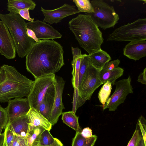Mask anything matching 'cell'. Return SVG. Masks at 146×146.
<instances>
[{
    "instance_id": "obj_2",
    "label": "cell",
    "mask_w": 146,
    "mask_h": 146,
    "mask_svg": "<svg viewBox=\"0 0 146 146\" xmlns=\"http://www.w3.org/2000/svg\"><path fill=\"white\" fill-rule=\"evenodd\" d=\"M70 29L80 47L91 54L101 49L104 43L102 33L88 14H79L70 21Z\"/></svg>"
},
{
    "instance_id": "obj_36",
    "label": "cell",
    "mask_w": 146,
    "mask_h": 146,
    "mask_svg": "<svg viewBox=\"0 0 146 146\" xmlns=\"http://www.w3.org/2000/svg\"><path fill=\"white\" fill-rule=\"evenodd\" d=\"M12 146H29L25 137L15 134Z\"/></svg>"
},
{
    "instance_id": "obj_10",
    "label": "cell",
    "mask_w": 146,
    "mask_h": 146,
    "mask_svg": "<svg viewBox=\"0 0 146 146\" xmlns=\"http://www.w3.org/2000/svg\"><path fill=\"white\" fill-rule=\"evenodd\" d=\"M40 11L44 17L43 21L50 24H56L67 17L80 13L76 9L75 6L66 3L51 10H46L41 7Z\"/></svg>"
},
{
    "instance_id": "obj_33",
    "label": "cell",
    "mask_w": 146,
    "mask_h": 146,
    "mask_svg": "<svg viewBox=\"0 0 146 146\" xmlns=\"http://www.w3.org/2000/svg\"><path fill=\"white\" fill-rule=\"evenodd\" d=\"M137 123L139 126L144 141L145 146H146V120L142 116H141L138 119Z\"/></svg>"
},
{
    "instance_id": "obj_7",
    "label": "cell",
    "mask_w": 146,
    "mask_h": 146,
    "mask_svg": "<svg viewBox=\"0 0 146 146\" xmlns=\"http://www.w3.org/2000/svg\"><path fill=\"white\" fill-rule=\"evenodd\" d=\"M100 71L95 68L90 61L81 84L78 88L79 96L85 102L90 100L95 90L102 84L99 77Z\"/></svg>"
},
{
    "instance_id": "obj_23",
    "label": "cell",
    "mask_w": 146,
    "mask_h": 146,
    "mask_svg": "<svg viewBox=\"0 0 146 146\" xmlns=\"http://www.w3.org/2000/svg\"><path fill=\"white\" fill-rule=\"evenodd\" d=\"M45 129L44 128L40 127L29 126L28 131L25 137L29 146L38 145L40 135Z\"/></svg>"
},
{
    "instance_id": "obj_14",
    "label": "cell",
    "mask_w": 146,
    "mask_h": 146,
    "mask_svg": "<svg viewBox=\"0 0 146 146\" xmlns=\"http://www.w3.org/2000/svg\"><path fill=\"white\" fill-rule=\"evenodd\" d=\"M8 102L5 108L8 115V124L19 117L27 115L31 108L27 98H16Z\"/></svg>"
},
{
    "instance_id": "obj_18",
    "label": "cell",
    "mask_w": 146,
    "mask_h": 146,
    "mask_svg": "<svg viewBox=\"0 0 146 146\" xmlns=\"http://www.w3.org/2000/svg\"><path fill=\"white\" fill-rule=\"evenodd\" d=\"M29 123L27 115L19 117L7 124L15 134L25 137L28 131Z\"/></svg>"
},
{
    "instance_id": "obj_6",
    "label": "cell",
    "mask_w": 146,
    "mask_h": 146,
    "mask_svg": "<svg viewBox=\"0 0 146 146\" xmlns=\"http://www.w3.org/2000/svg\"><path fill=\"white\" fill-rule=\"evenodd\" d=\"M93 8V13H87L98 27L103 30L113 27L117 23L119 17L113 6L103 0L90 1Z\"/></svg>"
},
{
    "instance_id": "obj_44",
    "label": "cell",
    "mask_w": 146,
    "mask_h": 146,
    "mask_svg": "<svg viewBox=\"0 0 146 146\" xmlns=\"http://www.w3.org/2000/svg\"><path fill=\"white\" fill-rule=\"evenodd\" d=\"M4 128L3 126H2L0 127V140L1 138V136L3 134H1V132L3 130V129Z\"/></svg>"
},
{
    "instance_id": "obj_31",
    "label": "cell",
    "mask_w": 146,
    "mask_h": 146,
    "mask_svg": "<svg viewBox=\"0 0 146 146\" xmlns=\"http://www.w3.org/2000/svg\"><path fill=\"white\" fill-rule=\"evenodd\" d=\"M85 102L79 96L78 89L74 88L72 111L75 114L77 109Z\"/></svg>"
},
{
    "instance_id": "obj_15",
    "label": "cell",
    "mask_w": 146,
    "mask_h": 146,
    "mask_svg": "<svg viewBox=\"0 0 146 146\" xmlns=\"http://www.w3.org/2000/svg\"><path fill=\"white\" fill-rule=\"evenodd\" d=\"M123 54L136 61L146 56V40L130 42L123 49Z\"/></svg>"
},
{
    "instance_id": "obj_43",
    "label": "cell",
    "mask_w": 146,
    "mask_h": 146,
    "mask_svg": "<svg viewBox=\"0 0 146 146\" xmlns=\"http://www.w3.org/2000/svg\"><path fill=\"white\" fill-rule=\"evenodd\" d=\"M3 144L2 145V146H6V143H5V139L4 136V134L3 133Z\"/></svg>"
},
{
    "instance_id": "obj_16",
    "label": "cell",
    "mask_w": 146,
    "mask_h": 146,
    "mask_svg": "<svg viewBox=\"0 0 146 146\" xmlns=\"http://www.w3.org/2000/svg\"><path fill=\"white\" fill-rule=\"evenodd\" d=\"M55 93V82L48 89L41 103L36 110L47 120L51 113Z\"/></svg>"
},
{
    "instance_id": "obj_41",
    "label": "cell",
    "mask_w": 146,
    "mask_h": 146,
    "mask_svg": "<svg viewBox=\"0 0 146 146\" xmlns=\"http://www.w3.org/2000/svg\"><path fill=\"white\" fill-rule=\"evenodd\" d=\"M63 146L61 142L58 139L55 138V141L52 144L47 146Z\"/></svg>"
},
{
    "instance_id": "obj_28",
    "label": "cell",
    "mask_w": 146,
    "mask_h": 146,
    "mask_svg": "<svg viewBox=\"0 0 146 146\" xmlns=\"http://www.w3.org/2000/svg\"><path fill=\"white\" fill-rule=\"evenodd\" d=\"M78 8V10L80 12L87 13H93L94 9L92 5L89 0H73Z\"/></svg>"
},
{
    "instance_id": "obj_29",
    "label": "cell",
    "mask_w": 146,
    "mask_h": 146,
    "mask_svg": "<svg viewBox=\"0 0 146 146\" xmlns=\"http://www.w3.org/2000/svg\"><path fill=\"white\" fill-rule=\"evenodd\" d=\"M49 131L48 130L45 129L42 133L40 138L39 146L49 145L54 142L55 138L52 136Z\"/></svg>"
},
{
    "instance_id": "obj_34",
    "label": "cell",
    "mask_w": 146,
    "mask_h": 146,
    "mask_svg": "<svg viewBox=\"0 0 146 146\" xmlns=\"http://www.w3.org/2000/svg\"><path fill=\"white\" fill-rule=\"evenodd\" d=\"M120 62L118 59L106 63L100 71L101 72H104L111 70L118 67Z\"/></svg>"
},
{
    "instance_id": "obj_42",
    "label": "cell",
    "mask_w": 146,
    "mask_h": 146,
    "mask_svg": "<svg viewBox=\"0 0 146 146\" xmlns=\"http://www.w3.org/2000/svg\"><path fill=\"white\" fill-rule=\"evenodd\" d=\"M139 146H145L144 141L142 137Z\"/></svg>"
},
{
    "instance_id": "obj_5",
    "label": "cell",
    "mask_w": 146,
    "mask_h": 146,
    "mask_svg": "<svg viewBox=\"0 0 146 146\" xmlns=\"http://www.w3.org/2000/svg\"><path fill=\"white\" fill-rule=\"evenodd\" d=\"M146 40V19L139 18L122 25L110 34L107 41L130 42Z\"/></svg>"
},
{
    "instance_id": "obj_30",
    "label": "cell",
    "mask_w": 146,
    "mask_h": 146,
    "mask_svg": "<svg viewBox=\"0 0 146 146\" xmlns=\"http://www.w3.org/2000/svg\"><path fill=\"white\" fill-rule=\"evenodd\" d=\"M142 137L139 126L137 123L135 130L127 146H139Z\"/></svg>"
},
{
    "instance_id": "obj_27",
    "label": "cell",
    "mask_w": 146,
    "mask_h": 146,
    "mask_svg": "<svg viewBox=\"0 0 146 146\" xmlns=\"http://www.w3.org/2000/svg\"><path fill=\"white\" fill-rule=\"evenodd\" d=\"M90 62V61L88 55L86 54H83V56L81 58L80 67L78 77V88L81 84Z\"/></svg>"
},
{
    "instance_id": "obj_25",
    "label": "cell",
    "mask_w": 146,
    "mask_h": 146,
    "mask_svg": "<svg viewBox=\"0 0 146 146\" xmlns=\"http://www.w3.org/2000/svg\"><path fill=\"white\" fill-rule=\"evenodd\" d=\"M97 138L94 135L89 138H86L81 133L76 132L73 140L72 146H94Z\"/></svg>"
},
{
    "instance_id": "obj_38",
    "label": "cell",
    "mask_w": 146,
    "mask_h": 146,
    "mask_svg": "<svg viewBox=\"0 0 146 146\" xmlns=\"http://www.w3.org/2000/svg\"><path fill=\"white\" fill-rule=\"evenodd\" d=\"M81 133L82 136L86 138H89L93 135L92 130L89 127L84 128Z\"/></svg>"
},
{
    "instance_id": "obj_32",
    "label": "cell",
    "mask_w": 146,
    "mask_h": 146,
    "mask_svg": "<svg viewBox=\"0 0 146 146\" xmlns=\"http://www.w3.org/2000/svg\"><path fill=\"white\" fill-rule=\"evenodd\" d=\"M3 134L5 139L6 146H12L15 134L11 130L9 124H7Z\"/></svg>"
},
{
    "instance_id": "obj_24",
    "label": "cell",
    "mask_w": 146,
    "mask_h": 146,
    "mask_svg": "<svg viewBox=\"0 0 146 146\" xmlns=\"http://www.w3.org/2000/svg\"><path fill=\"white\" fill-rule=\"evenodd\" d=\"M62 120L64 123L76 131L81 133L82 129L78 122V117L72 111L63 113Z\"/></svg>"
},
{
    "instance_id": "obj_20",
    "label": "cell",
    "mask_w": 146,
    "mask_h": 146,
    "mask_svg": "<svg viewBox=\"0 0 146 146\" xmlns=\"http://www.w3.org/2000/svg\"><path fill=\"white\" fill-rule=\"evenodd\" d=\"M36 5L32 0H8L7 2V10L10 12L17 13L19 10L28 9L33 10Z\"/></svg>"
},
{
    "instance_id": "obj_19",
    "label": "cell",
    "mask_w": 146,
    "mask_h": 146,
    "mask_svg": "<svg viewBox=\"0 0 146 146\" xmlns=\"http://www.w3.org/2000/svg\"><path fill=\"white\" fill-rule=\"evenodd\" d=\"M73 56L72 66L73 68L72 82L73 87L78 89L79 74L81 58L83 56L81 50L78 47H71Z\"/></svg>"
},
{
    "instance_id": "obj_1",
    "label": "cell",
    "mask_w": 146,
    "mask_h": 146,
    "mask_svg": "<svg viewBox=\"0 0 146 146\" xmlns=\"http://www.w3.org/2000/svg\"><path fill=\"white\" fill-rule=\"evenodd\" d=\"M64 52L53 40L35 42L26 56V69L35 79L55 74L64 64Z\"/></svg>"
},
{
    "instance_id": "obj_21",
    "label": "cell",
    "mask_w": 146,
    "mask_h": 146,
    "mask_svg": "<svg viewBox=\"0 0 146 146\" xmlns=\"http://www.w3.org/2000/svg\"><path fill=\"white\" fill-rule=\"evenodd\" d=\"M88 56L92 64L100 70L106 63L111 59L107 52L101 49Z\"/></svg>"
},
{
    "instance_id": "obj_22",
    "label": "cell",
    "mask_w": 146,
    "mask_h": 146,
    "mask_svg": "<svg viewBox=\"0 0 146 146\" xmlns=\"http://www.w3.org/2000/svg\"><path fill=\"white\" fill-rule=\"evenodd\" d=\"M123 72V69L119 67L104 72L100 71V79L102 84L109 82L113 86L115 84L116 80L122 75Z\"/></svg>"
},
{
    "instance_id": "obj_9",
    "label": "cell",
    "mask_w": 146,
    "mask_h": 146,
    "mask_svg": "<svg viewBox=\"0 0 146 146\" xmlns=\"http://www.w3.org/2000/svg\"><path fill=\"white\" fill-rule=\"evenodd\" d=\"M55 74L35 79L30 94L27 97L31 108L36 110L49 87L55 82Z\"/></svg>"
},
{
    "instance_id": "obj_35",
    "label": "cell",
    "mask_w": 146,
    "mask_h": 146,
    "mask_svg": "<svg viewBox=\"0 0 146 146\" xmlns=\"http://www.w3.org/2000/svg\"><path fill=\"white\" fill-rule=\"evenodd\" d=\"M8 122V117L7 111L5 108L0 105V127L3 126L6 128Z\"/></svg>"
},
{
    "instance_id": "obj_17",
    "label": "cell",
    "mask_w": 146,
    "mask_h": 146,
    "mask_svg": "<svg viewBox=\"0 0 146 146\" xmlns=\"http://www.w3.org/2000/svg\"><path fill=\"white\" fill-rule=\"evenodd\" d=\"M27 115L30 122L29 127H42L49 131L51 129L52 124L34 108H31Z\"/></svg>"
},
{
    "instance_id": "obj_40",
    "label": "cell",
    "mask_w": 146,
    "mask_h": 146,
    "mask_svg": "<svg viewBox=\"0 0 146 146\" xmlns=\"http://www.w3.org/2000/svg\"><path fill=\"white\" fill-rule=\"evenodd\" d=\"M27 33L28 36L33 40L35 42H38L40 40L36 37L35 34L33 31L27 28Z\"/></svg>"
},
{
    "instance_id": "obj_26",
    "label": "cell",
    "mask_w": 146,
    "mask_h": 146,
    "mask_svg": "<svg viewBox=\"0 0 146 146\" xmlns=\"http://www.w3.org/2000/svg\"><path fill=\"white\" fill-rule=\"evenodd\" d=\"M112 85L109 82H107L100 89L98 95L100 102L103 105L106 102L110 94Z\"/></svg>"
},
{
    "instance_id": "obj_12",
    "label": "cell",
    "mask_w": 146,
    "mask_h": 146,
    "mask_svg": "<svg viewBox=\"0 0 146 146\" xmlns=\"http://www.w3.org/2000/svg\"><path fill=\"white\" fill-rule=\"evenodd\" d=\"M27 28L35 33L39 40L60 38L62 35L51 26L46 22L37 20L27 23Z\"/></svg>"
},
{
    "instance_id": "obj_3",
    "label": "cell",
    "mask_w": 146,
    "mask_h": 146,
    "mask_svg": "<svg viewBox=\"0 0 146 146\" xmlns=\"http://www.w3.org/2000/svg\"><path fill=\"white\" fill-rule=\"evenodd\" d=\"M34 82L14 67L3 65L0 68V103L8 102L13 98L27 97Z\"/></svg>"
},
{
    "instance_id": "obj_37",
    "label": "cell",
    "mask_w": 146,
    "mask_h": 146,
    "mask_svg": "<svg viewBox=\"0 0 146 146\" xmlns=\"http://www.w3.org/2000/svg\"><path fill=\"white\" fill-rule=\"evenodd\" d=\"M29 10L28 9L21 10L18 11L17 13L23 19H25L29 22H33L34 21V19L30 17Z\"/></svg>"
},
{
    "instance_id": "obj_13",
    "label": "cell",
    "mask_w": 146,
    "mask_h": 146,
    "mask_svg": "<svg viewBox=\"0 0 146 146\" xmlns=\"http://www.w3.org/2000/svg\"><path fill=\"white\" fill-rule=\"evenodd\" d=\"M0 53L8 59L14 58L16 51L9 29L0 21Z\"/></svg>"
},
{
    "instance_id": "obj_11",
    "label": "cell",
    "mask_w": 146,
    "mask_h": 146,
    "mask_svg": "<svg viewBox=\"0 0 146 146\" xmlns=\"http://www.w3.org/2000/svg\"><path fill=\"white\" fill-rule=\"evenodd\" d=\"M55 96L51 113L48 120L52 125L57 123L59 116L63 113V110L64 109L62 98L65 81L62 77L57 76H55Z\"/></svg>"
},
{
    "instance_id": "obj_8",
    "label": "cell",
    "mask_w": 146,
    "mask_h": 146,
    "mask_svg": "<svg viewBox=\"0 0 146 146\" xmlns=\"http://www.w3.org/2000/svg\"><path fill=\"white\" fill-rule=\"evenodd\" d=\"M131 81V78L129 75L127 78L115 82V91L105 104L101 106L103 107V111L108 108L109 111H115L120 104L124 102L128 94L133 93Z\"/></svg>"
},
{
    "instance_id": "obj_4",
    "label": "cell",
    "mask_w": 146,
    "mask_h": 146,
    "mask_svg": "<svg viewBox=\"0 0 146 146\" xmlns=\"http://www.w3.org/2000/svg\"><path fill=\"white\" fill-rule=\"evenodd\" d=\"M0 19L9 29L18 55L24 58L35 42L27 35V23L18 14L13 12L0 13Z\"/></svg>"
},
{
    "instance_id": "obj_39",
    "label": "cell",
    "mask_w": 146,
    "mask_h": 146,
    "mask_svg": "<svg viewBox=\"0 0 146 146\" xmlns=\"http://www.w3.org/2000/svg\"><path fill=\"white\" fill-rule=\"evenodd\" d=\"M146 68L143 70V72L141 73L138 77L137 81L142 84H146Z\"/></svg>"
}]
</instances>
